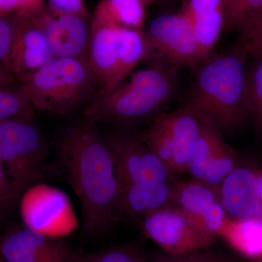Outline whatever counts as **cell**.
Segmentation results:
<instances>
[{"mask_svg":"<svg viewBox=\"0 0 262 262\" xmlns=\"http://www.w3.org/2000/svg\"><path fill=\"white\" fill-rule=\"evenodd\" d=\"M60 163L80 201L84 229L100 234L115 216L118 184L113 155L97 123L83 118L63 130L56 141Z\"/></svg>","mask_w":262,"mask_h":262,"instance_id":"obj_1","label":"cell"},{"mask_svg":"<svg viewBox=\"0 0 262 262\" xmlns=\"http://www.w3.org/2000/svg\"><path fill=\"white\" fill-rule=\"evenodd\" d=\"M248 56L242 43L208 58L198 71L186 106L221 133H232L251 121Z\"/></svg>","mask_w":262,"mask_h":262,"instance_id":"obj_2","label":"cell"},{"mask_svg":"<svg viewBox=\"0 0 262 262\" xmlns=\"http://www.w3.org/2000/svg\"><path fill=\"white\" fill-rule=\"evenodd\" d=\"M177 67H155L132 72L115 87L101 89L81 113L96 123L118 127L139 125L158 117L178 86Z\"/></svg>","mask_w":262,"mask_h":262,"instance_id":"obj_3","label":"cell"},{"mask_svg":"<svg viewBox=\"0 0 262 262\" xmlns=\"http://www.w3.org/2000/svg\"><path fill=\"white\" fill-rule=\"evenodd\" d=\"M18 81L34 110L63 117L82 113L100 89L89 64L72 58H53Z\"/></svg>","mask_w":262,"mask_h":262,"instance_id":"obj_4","label":"cell"},{"mask_svg":"<svg viewBox=\"0 0 262 262\" xmlns=\"http://www.w3.org/2000/svg\"><path fill=\"white\" fill-rule=\"evenodd\" d=\"M47 141L33 118L0 122V160L10 179L14 204L48 172Z\"/></svg>","mask_w":262,"mask_h":262,"instance_id":"obj_5","label":"cell"},{"mask_svg":"<svg viewBox=\"0 0 262 262\" xmlns=\"http://www.w3.org/2000/svg\"><path fill=\"white\" fill-rule=\"evenodd\" d=\"M142 32V61L148 67L180 68L203 62L192 22L182 12L155 17Z\"/></svg>","mask_w":262,"mask_h":262,"instance_id":"obj_6","label":"cell"},{"mask_svg":"<svg viewBox=\"0 0 262 262\" xmlns=\"http://www.w3.org/2000/svg\"><path fill=\"white\" fill-rule=\"evenodd\" d=\"M24 226L53 239L73 233L78 221L70 198L58 188L38 183L20 198Z\"/></svg>","mask_w":262,"mask_h":262,"instance_id":"obj_7","label":"cell"},{"mask_svg":"<svg viewBox=\"0 0 262 262\" xmlns=\"http://www.w3.org/2000/svg\"><path fill=\"white\" fill-rule=\"evenodd\" d=\"M113 155L119 188L134 183L170 182L173 175L153 154L139 135L122 132L102 134Z\"/></svg>","mask_w":262,"mask_h":262,"instance_id":"obj_8","label":"cell"},{"mask_svg":"<svg viewBox=\"0 0 262 262\" xmlns=\"http://www.w3.org/2000/svg\"><path fill=\"white\" fill-rule=\"evenodd\" d=\"M143 232L163 252L182 254L208 249L216 236L198 228L182 212L165 207L141 217Z\"/></svg>","mask_w":262,"mask_h":262,"instance_id":"obj_9","label":"cell"},{"mask_svg":"<svg viewBox=\"0 0 262 262\" xmlns=\"http://www.w3.org/2000/svg\"><path fill=\"white\" fill-rule=\"evenodd\" d=\"M73 253L65 243L25 226L0 237V256L5 262H71Z\"/></svg>","mask_w":262,"mask_h":262,"instance_id":"obj_10","label":"cell"},{"mask_svg":"<svg viewBox=\"0 0 262 262\" xmlns=\"http://www.w3.org/2000/svg\"><path fill=\"white\" fill-rule=\"evenodd\" d=\"M54 58L47 36L37 15H15V28L10 51L9 68L17 79L42 68Z\"/></svg>","mask_w":262,"mask_h":262,"instance_id":"obj_11","label":"cell"},{"mask_svg":"<svg viewBox=\"0 0 262 262\" xmlns=\"http://www.w3.org/2000/svg\"><path fill=\"white\" fill-rule=\"evenodd\" d=\"M54 58H72L89 64L91 17L53 16L46 9L37 15Z\"/></svg>","mask_w":262,"mask_h":262,"instance_id":"obj_12","label":"cell"},{"mask_svg":"<svg viewBox=\"0 0 262 262\" xmlns=\"http://www.w3.org/2000/svg\"><path fill=\"white\" fill-rule=\"evenodd\" d=\"M221 204L234 220L262 217L256 170L237 166L219 188Z\"/></svg>","mask_w":262,"mask_h":262,"instance_id":"obj_13","label":"cell"},{"mask_svg":"<svg viewBox=\"0 0 262 262\" xmlns=\"http://www.w3.org/2000/svg\"><path fill=\"white\" fill-rule=\"evenodd\" d=\"M175 182H140L119 188L115 219L142 217L170 206Z\"/></svg>","mask_w":262,"mask_h":262,"instance_id":"obj_14","label":"cell"},{"mask_svg":"<svg viewBox=\"0 0 262 262\" xmlns=\"http://www.w3.org/2000/svg\"><path fill=\"white\" fill-rule=\"evenodd\" d=\"M181 12L192 22L205 61L225 30V0H184Z\"/></svg>","mask_w":262,"mask_h":262,"instance_id":"obj_15","label":"cell"},{"mask_svg":"<svg viewBox=\"0 0 262 262\" xmlns=\"http://www.w3.org/2000/svg\"><path fill=\"white\" fill-rule=\"evenodd\" d=\"M163 115L173 143L174 175L185 173L201 132L203 120L186 105Z\"/></svg>","mask_w":262,"mask_h":262,"instance_id":"obj_16","label":"cell"},{"mask_svg":"<svg viewBox=\"0 0 262 262\" xmlns=\"http://www.w3.org/2000/svg\"><path fill=\"white\" fill-rule=\"evenodd\" d=\"M122 29L91 20L89 66L100 89L107 83L115 68Z\"/></svg>","mask_w":262,"mask_h":262,"instance_id":"obj_17","label":"cell"},{"mask_svg":"<svg viewBox=\"0 0 262 262\" xmlns=\"http://www.w3.org/2000/svg\"><path fill=\"white\" fill-rule=\"evenodd\" d=\"M220 201L219 189L202 181L192 179L187 182H175L170 206L182 212L198 228L203 231V219Z\"/></svg>","mask_w":262,"mask_h":262,"instance_id":"obj_18","label":"cell"},{"mask_svg":"<svg viewBox=\"0 0 262 262\" xmlns=\"http://www.w3.org/2000/svg\"><path fill=\"white\" fill-rule=\"evenodd\" d=\"M217 236L249 261H262V217L245 220L227 217Z\"/></svg>","mask_w":262,"mask_h":262,"instance_id":"obj_19","label":"cell"},{"mask_svg":"<svg viewBox=\"0 0 262 262\" xmlns=\"http://www.w3.org/2000/svg\"><path fill=\"white\" fill-rule=\"evenodd\" d=\"M145 8L139 0H101L91 16V21L142 31Z\"/></svg>","mask_w":262,"mask_h":262,"instance_id":"obj_20","label":"cell"},{"mask_svg":"<svg viewBox=\"0 0 262 262\" xmlns=\"http://www.w3.org/2000/svg\"><path fill=\"white\" fill-rule=\"evenodd\" d=\"M144 53L142 31L122 29L115 68L107 83L101 89H112L126 79L139 62L142 61Z\"/></svg>","mask_w":262,"mask_h":262,"instance_id":"obj_21","label":"cell"},{"mask_svg":"<svg viewBox=\"0 0 262 262\" xmlns=\"http://www.w3.org/2000/svg\"><path fill=\"white\" fill-rule=\"evenodd\" d=\"M223 139L220 130L203 120L201 132L188 167L187 171L192 179L203 181L207 167Z\"/></svg>","mask_w":262,"mask_h":262,"instance_id":"obj_22","label":"cell"},{"mask_svg":"<svg viewBox=\"0 0 262 262\" xmlns=\"http://www.w3.org/2000/svg\"><path fill=\"white\" fill-rule=\"evenodd\" d=\"M139 136L150 151L156 155L169 171L174 175L173 143L163 114L155 117Z\"/></svg>","mask_w":262,"mask_h":262,"instance_id":"obj_23","label":"cell"},{"mask_svg":"<svg viewBox=\"0 0 262 262\" xmlns=\"http://www.w3.org/2000/svg\"><path fill=\"white\" fill-rule=\"evenodd\" d=\"M35 110L21 84L0 85V122L15 118H33Z\"/></svg>","mask_w":262,"mask_h":262,"instance_id":"obj_24","label":"cell"},{"mask_svg":"<svg viewBox=\"0 0 262 262\" xmlns=\"http://www.w3.org/2000/svg\"><path fill=\"white\" fill-rule=\"evenodd\" d=\"M237 166V156L223 139L208 164L202 182L219 189L226 177Z\"/></svg>","mask_w":262,"mask_h":262,"instance_id":"obj_25","label":"cell"},{"mask_svg":"<svg viewBox=\"0 0 262 262\" xmlns=\"http://www.w3.org/2000/svg\"><path fill=\"white\" fill-rule=\"evenodd\" d=\"M262 11V0H225L224 31H242Z\"/></svg>","mask_w":262,"mask_h":262,"instance_id":"obj_26","label":"cell"},{"mask_svg":"<svg viewBox=\"0 0 262 262\" xmlns=\"http://www.w3.org/2000/svg\"><path fill=\"white\" fill-rule=\"evenodd\" d=\"M253 58L252 64L248 68L251 121L262 137V57Z\"/></svg>","mask_w":262,"mask_h":262,"instance_id":"obj_27","label":"cell"},{"mask_svg":"<svg viewBox=\"0 0 262 262\" xmlns=\"http://www.w3.org/2000/svg\"><path fill=\"white\" fill-rule=\"evenodd\" d=\"M71 262H149L139 251L128 246H117L94 253L74 251Z\"/></svg>","mask_w":262,"mask_h":262,"instance_id":"obj_28","label":"cell"},{"mask_svg":"<svg viewBox=\"0 0 262 262\" xmlns=\"http://www.w3.org/2000/svg\"><path fill=\"white\" fill-rule=\"evenodd\" d=\"M149 262H236L233 258L220 251L208 249L193 252L171 254L158 253Z\"/></svg>","mask_w":262,"mask_h":262,"instance_id":"obj_29","label":"cell"},{"mask_svg":"<svg viewBox=\"0 0 262 262\" xmlns=\"http://www.w3.org/2000/svg\"><path fill=\"white\" fill-rule=\"evenodd\" d=\"M239 42L248 56L262 57V11L241 31Z\"/></svg>","mask_w":262,"mask_h":262,"instance_id":"obj_30","label":"cell"},{"mask_svg":"<svg viewBox=\"0 0 262 262\" xmlns=\"http://www.w3.org/2000/svg\"><path fill=\"white\" fill-rule=\"evenodd\" d=\"M15 28V15L0 18V66L10 71L9 59Z\"/></svg>","mask_w":262,"mask_h":262,"instance_id":"obj_31","label":"cell"},{"mask_svg":"<svg viewBox=\"0 0 262 262\" xmlns=\"http://www.w3.org/2000/svg\"><path fill=\"white\" fill-rule=\"evenodd\" d=\"M46 8L53 16L76 15L91 17L84 0H47Z\"/></svg>","mask_w":262,"mask_h":262,"instance_id":"obj_32","label":"cell"},{"mask_svg":"<svg viewBox=\"0 0 262 262\" xmlns=\"http://www.w3.org/2000/svg\"><path fill=\"white\" fill-rule=\"evenodd\" d=\"M14 205L12 194L11 184L8 174L0 160V211Z\"/></svg>","mask_w":262,"mask_h":262,"instance_id":"obj_33","label":"cell"},{"mask_svg":"<svg viewBox=\"0 0 262 262\" xmlns=\"http://www.w3.org/2000/svg\"><path fill=\"white\" fill-rule=\"evenodd\" d=\"M24 9V0H0V18L20 14Z\"/></svg>","mask_w":262,"mask_h":262,"instance_id":"obj_34","label":"cell"},{"mask_svg":"<svg viewBox=\"0 0 262 262\" xmlns=\"http://www.w3.org/2000/svg\"><path fill=\"white\" fill-rule=\"evenodd\" d=\"M24 9L17 16L28 17L40 14L47 9L45 0H24Z\"/></svg>","mask_w":262,"mask_h":262,"instance_id":"obj_35","label":"cell"},{"mask_svg":"<svg viewBox=\"0 0 262 262\" xmlns=\"http://www.w3.org/2000/svg\"><path fill=\"white\" fill-rule=\"evenodd\" d=\"M18 79L10 71L0 66V85L16 83Z\"/></svg>","mask_w":262,"mask_h":262,"instance_id":"obj_36","label":"cell"},{"mask_svg":"<svg viewBox=\"0 0 262 262\" xmlns=\"http://www.w3.org/2000/svg\"><path fill=\"white\" fill-rule=\"evenodd\" d=\"M256 177H257L258 195H259L262 213V169L261 170H256Z\"/></svg>","mask_w":262,"mask_h":262,"instance_id":"obj_37","label":"cell"},{"mask_svg":"<svg viewBox=\"0 0 262 262\" xmlns=\"http://www.w3.org/2000/svg\"><path fill=\"white\" fill-rule=\"evenodd\" d=\"M139 1H141V3H143V4H144V5H145V6H146V5H148L151 4V3H152L153 2L155 1V0H139Z\"/></svg>","mask_w":262,"mask_h":262,"instance_id":"obj_38","label":"cell"},{"mask_svg":"<svg viewBox=\"0 0 262 262\" xmlns=\"http://www.w3.org/2000/svg\"><path fill=\"white\" fill-rule=\"evenodd\" d=\"M0 262H5L4 260L2 258L1 256H0Z\"/></svg>","mask_w":262,"mask_h":262,"instance_id":"obj_39","label":"cell"},{"mask_svg":"<svg viewBox=\"0 0 262 262\" xmlns=\"http://www.w3.org/2000/svg\"><path fill=\"white\" fill-rule=\"evenodd\" d=\"M251 262H262V261H251Z\"/></svg>","mask_w":262,"mask_h":262,"instance_id":"obj_40","label":"cell"}]
</instances>
